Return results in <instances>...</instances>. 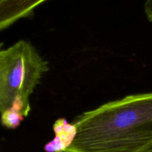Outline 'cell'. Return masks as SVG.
<instances>
[{
    "mask_svg": "<svg viewBox=\"0 0 152 152\" xmlns=\"http://www.w3.org/2000/svg\"><path fill=\"white\" fill-rule=\"evenodd\" d=\"M63 152H141L152 145V92L128 95L87 111L73 123Z\"/></svg>",
    "mask_w": 152,
    "mask_h": 152,
    "instance_id": "1",
    "label": "cell"
},
{
    "mask_svg": "<svg viewBox=\"0 0 152 152\" xmlns=\"http://www.w3.org/2000/svg\"><path fill=\"white\" fill-rule=\"evenodd\" d=\"M49 69L30 42L20 40L0 51V112L1 124L20 125L31 111L30 96Z\"/></svg>",
    "mask_w": 152,
    "mask_h": 152,
    "instance_id": "2",
    "label": "cell"
},
{
    "mask_svg": "<svg viewBox=\"0 0 152 152\" xmlns=\"http://www.w3.org/2000/svg\"><path fill=\"white\" fill-rule=\"evenodd\" d=\"M46 0H0V30L6 29L16 21L30 18L35 8Z\"/></svg>",
    "mask_w": 152,
    "mask_h": 152,
    "instance_id": "3",
    "label": "cell"
},
{
    "mask_svg": "<svg viewBox=\"0 0 152 152\" xmlns=\"http://www.w3.org/2000/svg\"><path fill=\"white\" fill-rule=\"evenodd\" d=\"M56 138L45 145L46 151L63 152L69 145L74 137V125L68 124L65 120H59L54 125Z\"/></svg>",
    "mask_w": 152,
    "mask_h": 152,
    "instance_id": "4",
    "label": "cell"
},
{
    "mask_svg": "<svg viewBox=\"0 0 152 152\" xmlns=\"http://www.w3.org/2000/svg\"><path fill=\"white\" fill-rule=\"evenodd\" d=\"M144 10L148 20L152 22V0H145Z\"/></svg>",
    "mask_w": 152,
    "mask_h": 152,
    "instance_id": "5",
    "label": "cell"
},
{
    "mask_svg": "<svg viewBox=\"0 0 152 152\" xmlns=\"http://www.w3.org/2000/svg\"><path fill=\"white\" fill-rule=\"evenodd\" d=\"M141 152H152V145L148 146V148H146L145 149H144L143 151Z\"/></svg>",
    "mask_w": 152,
    "mask_h": 152,
    "instance_id": "6",
    "label": "cell"
}]
</instances>
